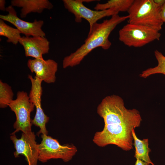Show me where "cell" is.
Here are the masks:
<instances>
[{"instance_id": "cell-6", "label": "cell", "mask_w": 165, "mask_h": 165, "mask_svg": "<svg viewBox=\"0 0 165 165\" xmlns=\"http://www.w3.org/2000/svg\"><path fill=\"white\" fill-rule=\"evenodd\" d=\"M9 107L16 116V121L13 125L15 130L11 134H15L20 131L25 134L31 133L30 115L35 106L30 101L27 93L24 91H18L16 98L10 103Z\"/></svg>"}, {"instance_id": "cell-22", "label": "cell", "mask_w": 165, "mask_h": 165, "mask_svg": "<svg viewBox=\"0 0 165 165\" xmlns=\"http://www.w3.org/2000/svg\"><path fill=\"white\" fill-rule=\"evenodd\" d=\"M155 3L162 7L165 2V0H153Z\"/></svg>"}, {"instance_id": "cell-5", "label": "cell", "mask_w": 165, "mask_h": 165, "mask_svg": "<svg viewBox=\"0 0 165 165\" xmlns=\"http://www.w3.org/2000/svg\"><path fill=\"white\" fill-rule=\"evenodd\" d=\"M42 141L38 144V160L45 163L52 159H61L64 162L71 160L77 152L73 144L61 145L57 140L44 134L41 136Z\"/></svg>"}, {"instance_id": "cell-17", "label": "cell", "mask_w": 165, "mask_h": 165, "mask_svg": "<svg viewBox=\"0 0 165 165\" xmlns=\"http://www.w3.org/2000/svg\"><path fill=\"white\" fill-rule=\"evenodd\" d=\"M154 55L158 62L157 65L142 71L139 75L140 77L146 78L152 75L158 73L165 75V56L157 50L155 51Z\"/></svg>"}, {"instance_id": "cell-20", "label": "cell", "mask_w": 165, "mask_h": 165, "mask_svg": "<svg viewBox=\"0 0 165 165\" xmlns=\"http://www.w3.org/2000/svg\"><path fill=\"white\" fill-rule=\"evenodd\" d=\"M6 1L5 0H0V9L3 11H6V8L5 7Z\"/></svg>"}, {"instance_id": "cell-18", "label": "cell", "mask_w": 165, "mask_h": 165, "mask_svg": "<svg viewBox=\"0 0 165 165\" xmlns=\"http://www.w3.org/2000/svg\"><path fill=\"white\" fill-rule=\"evenodd\" d=\"M14 94L11 86L0 80V107L5 108L9 106L13 100Z\"/></svg>"}, {"instance_id": "cell-2", "label": "cell", "mask_w": 165, "mask_h": 165, "mask_svg": "<svg viewBox=\"0 0 165 165\" xmlns=\"http://www.w3.org/2000/svg\"><path fill=\"white\" fill-rule=\"evenodd\" d=\"M128 18V15L120 16L116 14L101 23L95 24L84 43L75 52L64 57L62 61L63 68L79 64L86 56L97 47H101L105 50L109 49L112 44L108 39L111 32L117 25Z\"/></svg>"}, {"instance_id": "cell-16", "label": "cell", "mask_w": 165, "mask_h": 165, "mask_svg": "<svg viewBox=\"0 0 165 165\" xmlns=\"http://www.w3.org/2000/svg\"><path fill=\"white\" fill-rule=\"evenodd\" d=\"M20 34L17 29L9 26L4 20L0 19V35L6 37L7 42L16 45L21 37Z\"/></svg>"}, {"instance_id": "cell-19", "label": "cell", "mask_w": 165, "mask_h": 165, "mask_svg": "<svg viewBox=\"0 0 165 165\" xmlns=\"http://www.w3.org/2000/svg\"><path fill=\"white\" fill-rule=\"evenodd\" d=\"M160 16L162 21L163 23H165V2L161 7Z\"/></svg>"}, {"instance_id": "cell-21", "label": "cell", "mask_w": 165, "mask_h": 165, "mask_svg": "<svg viewBox=\"0 0 165 165\" xmlns=\"http://www.w3.org/2000/svg\"><path fill=\"white\" fill-rule=\"evenodd\" d=\"M136 160L134 165H150V164L141 160L138 159Z\"/></svg>"}, {"instance_id": "cell-3", "label": "cell", "mask_w": 165, "mask_h": 165, "mask_svg": "<svg viewBox=\"0 0 165 165\" xmlns=\"http://www.w3.org/2000/svg\"><path fill=\"white\" fill-rule=\"evenodd\" d=\"M161 7L153 0H134L127 12L128 23L150 27L160 31L163 24Z\"/></svg>"}, {"instance_id": "cell-10", "label": "cell", "mask_w": 165, "mask_h": 165, "mask_svg": "<svg viewBox=\"0 0 165 165\" xmlns=\"http://www.w3.org/2000/svg\"><path fill=\"white\" fill-rule=\"evenodd\" d=\"M6 11L8 14L6 15H0V19L13 24L26 36L45 37V33L42 29L43 21L35 20L33 22H29L24 20L17 16L16 11L11 5L6 7Z\"/></svg>"}, {"instance_id": "cell-4", "label": "cell", "mask_w": 165, "mask_h": 165, "mask_svg": "<svg viewBox=\"0 0 165 165\" xmlns=\"http://www.w3.org/2000/svg\"><path fill=\"white\" fill-rule=\"evenodd\" d=\"M159 31L149 27L128 23L119 31V39L129 47H142L155 40H160Z\"/></svg>"}, {"instance_id": "cell-8", "label": "cell", "mask_w": 165, "mask_h": 165, "mask_svg": "<svg viewBox=\"0 0 165 165\" xmlns=\"http://www.w3.org/2000/svg\"><path fill=\"white\" fill-rule=\"evenodd\" d=\"M28 78L31 83V87L29 95L30 101L36 108V112L34 119L31 120L32 124L39 127L40 130L37 133L38 136L41 134L48 135V131L46 124L49 121V118L44 113L41 106V97L42 90L41 84L42 81L35 76L31 75Z\"/></svg>"}, {"instance_id": "cell-1", "label": "cell", "mask_w": 165, "mask_h": 165, "mask_svg": "<svg viewBox=\"0 0 165 165\" xmlns=\"http://www.w3.org/2000/svg\"><path fill=\"white\" fill-rule=\"evenodd\" d=\"M97 112L104 121L102 130L95 133L93 141L99 147L114 145L123 150L133 148L132 131L141 124L142 119L139 111L128 109L120 96H108L102 100Z\"/></svg>"}, {"instance_id": "cell-9", "label": "cell", "mask_w": 165, "mask_h": 165, "mask_svg": "<svg viewBox=\"0 0 165 165\" xmlns=\"http://www.w3.org/2000/svg\"><path fill=\"white\" fill-rule=\"evenodd\" d=\"M10 138L16 149L14 152V157L16 158L20 155H23L28 165H37L38 160V144L36 141L34 132L29 134L22 133L21 138L18 139L15 134H13Z\"/></svg>"}, {"instance_id": "cell-13", "label": "cell", "mask_w": 165, "mask_h": 165, "mask_svg": "<svg viewBox=\"0 0 165 165\" xmlns=\"http://www.w3.org/2000/svg\"><path fill=\"white\" fill-rule=\"evenodd\" d=\"M11 3L13 6L21 8L20 16L22 18L31 13H40L45 9L50 10L53 7L48 0H12Z\"/></svg>"}, {"instance_id": "cell-14", "label": "cell", "mask_w": 165, "mask_h": 165, "mask_svg": "<svg viewBox=\"0 0 165 165\" xmlns=\"http://www.w3.org/2000/svg\"><path fill=\"white\" fill-rule=\"evenodd\" d=\"M132 132L134 142L133 145L135 149L134 157L136 159L140 160L149 164L154 165L149 156L151 150L148 146V139H143L141 140L138 138L134 129L133 130Z\"/></svg>"}, {"instance_id": "cell-11", "label": "cell", "mask_w": 165, "mask_h": 165, "mask_svg": "<svg viewBox=\"0 0 165 165\" xmlns=\"http://www.w3.org/2000/svg\"><path fill=\"white\" fill-rule=\"evenodd\" d=\"M27 66L32 73L35 74L36 78L47 83L55 82L58 64L54 60L51 59H29Z\"/></svg>"}, {"instance_id": "cell-12", "label": "cell", "mask_w": 165, "mask_h": 165, "mask_svg": "<svg viewBox=\"0 0 165 165\" xmlns=\"http://www.w3.org/2000/svg\"><path fill=\"white\" fill-rule=\"evenodd\" d=\"M19 43L23 47L26 57L43 59L42 55L49 52L50 42L45 37L23 36L20 39Z\"/></svg>"}, {"instance_id": "cell-7", "label": "cell", "mask_w": 165, "mask_h": 165, "mask_svg": "<svg viewBox=\"0 0 165 165\" xmlns=\"http://www.w3.org/2000/svg\"><path fill=\"white\" fill-rule=\"evenodd\" d=\"M94 0H63L64 7L72 13L75 17V21L77 23L82 21V19L86 20L89 23L90 30L92 29L93 25L97 21L102 18L118 14L117 10L110 9L105 10H91L86 7L83 2H89Z\"/></svg>"}, {"instance_id": "cell-15", "label": "cell", "mask_w": 165, "mask_h": 165, "mask_svg": "<svg viewBox=\"0 0 165 165\" xmlns=\"http://www.w3.org/2000/svg\"><path fill=\"white\" fill-rule=\"evenodd\" d=\"M134 0H110L105 3H97L94 7L95 10H102L113 9L120 12L127 11Z\"/></svg>"}]
</instances>
